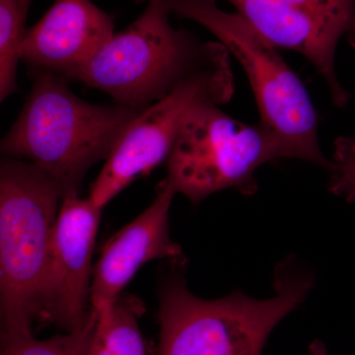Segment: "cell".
I'll return each instance as SVG.
<instances>
[{
	"label": "cell",
	"mask_w": 355,
	"mask_h": 355,
	"mask_svg": "<svg viewBox=\"0 0 355 355\" xmlns=\"http://www.w3.org/2000/svg\"><path fill=\"white\" fill-rule=\"evenodd\" d=\"M114 35L111 16L90 0H55L42 19L26 30L21 60L30 72H48L67 81Z\"/></svg>",
	"instance_id": "8fae6325"
},
{
	"label": "cell",
	"mask_w": 355,
	"mask_h": 355,
	"mask_svg": "<svg viewBox=\"0 0 355 355\" xmlns=\"http://www.w3.org/2000/svg\"><path fill=\"white\" fill-rule=\"evenodd\" d=\"M207 103L191 113L167 161V180L197 205L212 193L258 190L254 173L282 158L279 142L259 121L247 125Z\"/></svg>",
	"instance_id": "8992f818"
},
{
	"label": "cell",
	"mask_w": 355,
	"mask_h": 355,
	"mask_svg": "<svg viewBox=\"0 0 355 355\" xmlns=\"http://www.w3.org/2000/svg\"><path fill=\"white\" fill-rule=\"evenodd\" d=\"M273 286L275 295L266 300L240 291L205 300L181 275H171L159 292L156 355H261L275 326L307 297L314 277L288 260L275 268Z\"/></svg>",
	"instance_id": "7a4b0ae2"
},
{
	"label": "cell",
	"mask_w": 355,
	"mask_h": 355,
	"mask_svg": "<svg viewBox=\"0 0 355 355\" xmlns=\"http://www.w3.org/2000/svg\"><path fill=\"white\" fill-rule=\"evenodd\" d=\"M311 354L312 355H328L327 354L326 347L323 343L320 342H315L312 343L310 347Z\"/></svg>",
	"instance_id": "9a60e30c"
},
{
	"label": "cell",
	"mask_w": 355,
	"mask_h": 355,
	"mask_svg": "<svg viewBox=\"0 0 355 355\" xmlns=\"http://www.w3.org/2000/svg\"><path fill=\"white\" fill-rule=\"evenodd\" d=\"M233 94L230 67L205 70L144 110L116 142L91 186L89 198L103 209L137 178L167 161L182 128L195 110L207 103L224 104Z\"/></svg>",
	"instance_id": "52a82bcc"
},
{
	"label": "cell",
	"mask_w": 355,
	"mask_h": 355,
	"mask_svg": "<svg viewBox=\"0 0 355 355\" xmlns=\"http://www.w3.org/2000/svg\"><path fill=\"white\" fill-rule=\"evenodd\" d=\"M32 76L31 92L2 139L1 153L50 175L64 189V197L79 196L88 170L109 158L142 111L84 101L70 90L67 79L55 74Z\"/></svg>",
	"instance_id": "6da1fadb"
},
{
	"label": "cell",
	"mask_w": 355,
	"mask_h": 355,
	"mask_svg": "<svg viewBox=\"0 0 355 355\" xmlns=\"http://www.w3.org/2000/svg\"><path fill=\"white\" fill-rule=\"evenodd\" d=\"M224 1L273 46L303 55L323 77L334 104L347 106L350 95L336 76V55L342 41L355 50V0Z\"/></svg>",
	"instance_id": "ba28073f"
},
{
	"label": "cell",
	"mask_w": 355,
	"mask_h": 355,
	"mask_svg": "<svg viewBox=\"0 0 355 355\" xmlns=\"http://www.w3.org/2000/svg\"><path fill=\"white\" fill-rule=\"evenodd\" d=\"M176 193L166 178L156 187L153 202L105 243L93 266L91 307L99 311L114 304L148 261L167 259L184 263L181 247L170 237L169 210Z\"/></svg>",
	"instance_id": "30bf717a"
},
{
	"label": "cell",
	"mask_w": 355,
	"mask_h": 355,
	"mask_svg": "<svg viewBox=\"0 0 355 355\" xmlns=\"http://www.w3.org/2000/svg\"><path fill=\"white\" fill-rule=\"evenodd\" d=\"M99 312L91 307L87 319L76 330L38 340L32 331H1L0 355H90Z\"/></svg>",
	"instance_id": "4fadbf2b"
},
{
	"label": "cell",
	"mask_w": 355,
	"mask_h": 355,
	"mask_svg": "<svg viewBox=\"0 0 355 355\" xmlns=\"http://www.w3.org/2000/svg\"><path fill=\"white\" fill-rule=\"evenodd\" d=\"M142 311L144 306L137 299L123 296L98 311L90 355H147L146 342L137 323Z\"/></svg>",
	"instance_id": "7c38bea8"
},
{
	"label": "cell",
	"mask_w": 355,
	"mask_h": 355,
	"mask_svg": "<svg viewBox=\"0 0 355 355\" xmlns=\"http://www.w3.org/2000/svg\"><path fill=\"white\" fill-rule=\"evenodd\" d=\"M170 13L164 0H148L144 13L114 34L76 80L144 111L200 72L230 67L223 44L175 29Z\"/></svg>",
	"instance_id": "3957f363"
},
{
	"label": "cell",
	"mask_w": 355,
	"mask_h": 355,
	"mask_svg": "<svg viewBox=\"0 0 355 355\" xmlns=\"http://www.w3.org/2000/svg\"><path fill=\"white\" fill-rule=\"evenodd\" d=\"M102 207L90 198H64L51 239L50 260L39 322L76 330L90 313L92 256Z\"/></svg>",
	"instance_id": "9c48e42d"
},
{
	"label": "cell",
	"mask_w": 355,
	"mask_h": 355,
	"mask_svg": "<svg viewBox=\"0 0 355 355\" xmlns=\"http://www.w3.org/2000/svg\"><path fill=\"white\" fill-rule=\"evenodd\" d=\"M329 190L347 202H355V139L338 137L331 159Z\"/></svg>",
	"instance_id": "5bb4252c"
},
{
	"label": "cell",
	"mask_w": 355,
	"mask_h": 355,
	"mask_svg": "<svg viewBox=\"0 0 355 355\" xmlns=\"http://www.w3.org/2000/svg\"><path fill=\"white\" fill-rule=\"evenodd\" d=\"M170 12L203 26L241 64L256 99L260 123L279 142L282 158H296L330 170L322 153L318 116L309 92L279 49L261 38L237 13L214 0H164Z\"/></svg>",
	"instance_id": "5b68a950"
},
{
	"label": "cell",
	"mask_w": 355,
	"mask_h": 355,
	"mask_svg": "<svg viewBox=\"0 0 355 355\" xmlns=\"http://www.w3.org/2000/svg\"><path fill=\"white\" fill-rule=\"evenodd\" d=\"M62 187L27 161L0 164V312L2 331H32L41 314Z\"/></svg>",
	"instance_id": "277c9868"
}]
</instances>
